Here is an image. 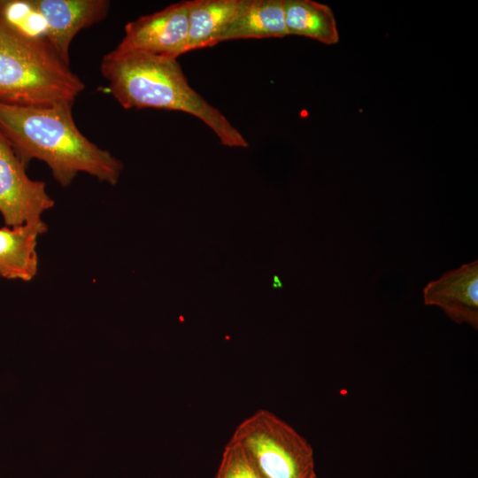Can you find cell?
Instances as JSON below:
<instances>
[{
    "label": "cell",
    "instance_id": "obj_1",
    "mask_svg": "<svg viewBox=\"0 0 478 478\" xmlns=\"http://www.w3.org/2000/svg\"><path fill=\"white\" fill-rule=\"evenodd\" d=\"M73 105L23 106L0 102V132L26 166L35 158L43 161L63 187L79 173L116 185L123 164L79 130Z\"/></svg>",
    "mask_w": 478,
    "mask_h": 478
},
{
    "label": "cell",
    "instance_id": "obj_2",
    "mask_svg": "<svg viewBox=\"0 0 478 478\" xmlns=\"http://www.w3.org/2000/svg\"><path fill=\"white\" fill-rule=\"evenodd\" d=\"M100 69L110 92L123 108L186 112L210 127L222 145L249 146L227 117L189 84L176 58L113 50L103 57Z\"/></svg>",
    "mask_w": 478,
    "mask_h": 478
},
{
    "label": "cell",
    "instance_id": "obj_3",
    "mask_svg": "<svg viewBox=\"0 0 478 478\" xmlns=\"http://www.w3.org/2000/svg\"><path fill=\"white\" fill-rule=\"evenodd\" d=\"M83 81L45 37L24 35L0 19V102L23 106L74 104Z\"/></svg>",
    "mask_w": 478,
    "mask_h": 478
},
{
    "label": "cell",
    "instance_id": "obj_4",
    "mask_svg": "<svg viewBox=\"0 0 478 478\" xmlns=\"http://www.w3.org/2000/svg\"><path fill=\"white\" fill-rule=\"evenodd\" d=\"M230 439L245 450L264 478H317L310 443L268 410L241 421Z\"/></svg>",
    "mask_w": 478,
    "mask_h": 478
},
{
    "label": "cell",
    "instance_id": "obj_5",
    "mask_svg": "<svg viewBox=\"0 0 478 478\" xmlns=\"http://www.w3.org/2000/svg\"><path fill=\"white\" fill-rule=\"evenodd\" d=\"M26 168L0 132V213L7 227L39 220L55 204L45 182L30 179Z\"/></svg>",
    "mask_w": 478,
    "mask_h": 478
},
{
    "label": "cell",
    "instance_id": "obj_6",
    "mask_svg": "<svg viewBox=\"0 0 478 478\" xmlns=\"http://www.w3.org/2000/svg\"><path fill=\"white\" fill-rule=\"evenodd\" d=\"M188 1L141 16L125 26L116 51H142L176 58L189 52Z\"/></svg>",
    "mask_w": 478,
    "mask_h": 478
},
{
    "label": "cell",
    "instance_id": "obj_7",
    "mask_svg": "<svg viewBox=\"0 0 478 478\" xmlns=\"http://www.w3.org/2000/svg\"><path fill=\"white\" fill-rule=\"evenodd\" d=\"M45 26V39L69 65L70 44L75 35L105 19L107 0H28Z\"/></svg>",
    "mask_w": 478,
    "mask_h": 478
},
{
    "label": "cell",
    "instance_id": "obj_8",
    "mask_svg": "<svg viewBox=\"0 0 478 478\" xmlns=\"http://www.w3.org/2000/svg\"><path fill=\"white\" fill-rule=\"evenodd\" d=\"M424 304L435 305L458 324L478 329V261L464 264L430 281L423 289Z\"/></svg>",
    "mask_w": 478,
    "mask_h": 478
},
{
    "label": "cell",
    "instance_id": "obj_9",
    "mask_svg": "<svg viewBox=\"0 0 478 478\" xmlns=\"http://www.w3.org/2000/svg\"><path fill=\"white\" fill-rule=\"evenodd\" d=\"M47 231L41 219L18 227L0 228V276L29 281L36 275L38 235Z\"/></svg>",
    "mask_w": 478,
    "mask_h": 478
},
{
    "label": "cell",
    "instance_id": "obj_10",
    "mask_svg": "<svg viewBox=\"0 0 478 478\" xmlns=\"http://www.w3.org/2000/svg\"><path fill=\"white\" fill-rule=\"evenodd\" d=\"M242 0L188 1V51L212 47L235 18Z\"/></svg>",
    "mask_w": 478,
    "mask_h": 478
},
{
    "label": "cell",
    "instance_id": "obj_11",
    "mask_svg": "<svg viewBox=\"0 0 478 478\" xmlns=\"http://www.w3.org/2000/svg\"><path fill=\"white\" fill-rule=\"evenodd\" d=\"M288 35L283 0H242L238 12L221 42L263 39Z\"/></svg>",
    "mask_w": 478,
    "mask_h": 478
},
{
    "label": "cell",
    "instance_id": "obj_12",
    "mask_svg": "<svg viewBox=\"0 0 478 478\" xmlns=\"http://www.w3.org/2000/svg\"><path fill=\"white\" fill-rule=\"evenodd\" d=\"M288 35L332 45L339 41L334 13L329 6L312 0H283Z\"/></svg>",
    "mask_w": 478,
    "mask_h": 478
},
{
    "label": "cell",
    "instance_id": "obj_13",
    "mask_svg": "<svg viewBox=\"0 0 478 478\" xmlns=\"http://www.w3.org/2000/svg\"><path fill=\"white\" fill-rule=\"evenodd\" d=\"M0 19L19 32L33 36L45 37L42 18L28 0H0Z\"/></svg>",
    "mask_w": 478,
    "mask_h": 478
},
{
    "label": "cell",
    "instance_id": "obj_14",
    "mask_svg": "<svg viewBox=\"0 0 478 478\" xmlns=\"http://www.w3.org/2000/svg\"><path fill=\"white\" fill-rule=\"evenodd\" d=\"M215 478H264L245 450L229 439L222 451Z\"/></svg>",
    "mask_w": 478,
    "mask_h": 478
},
{
    "label": "cell",
    "instance_id": "obj_15",
    "mask_svg": "<svg viewBox=\"0 0 478 478\" xmlns=\"http://www.w3.org/2000/svg\"><path fill=\"white\" fill-rule=\"evenodd\" d=\"M274 288H279V287H281V283H280L279 279H278L277 276H274Z\"/></svg>",
    "mask_w": 478,
    "mask_h": 478
}]
</instances>
